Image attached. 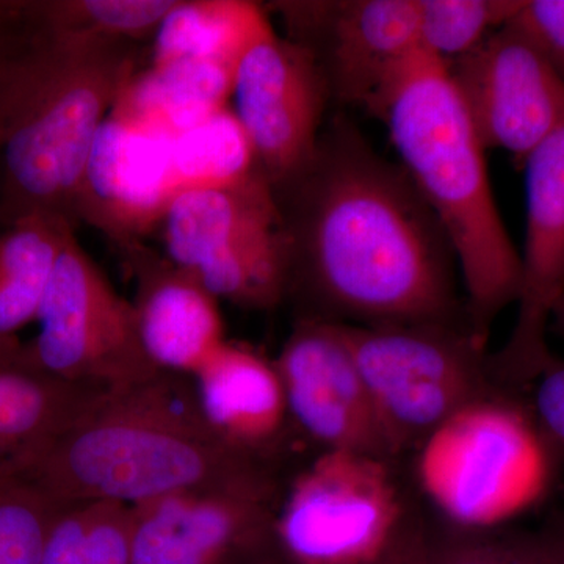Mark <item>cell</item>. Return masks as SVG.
<instances>
[{"label": "cell", "instance_id": "obj_1", "mask_svg": "<svg viewBox=\"0 0 564 564\" xmlns=\"http://www.w3.org/2000/svg\"><path fill=\"white\" fill-rule=\"evenodd\" d=\"M273 193L300 317L467 325L443 226L402 166L350 121L337 117L323 128L311 162Z\"/></svg>", "mask_w": 564, "mask_h": 564}, {"label": "cell", "instance_id": "obj_2", "mask_svg": "<svg viewBox=\"0 0 564 564\" xmlns=\"http://www.w3.org/2000/svg\"><path fill=\"white\" fill-rule=\"evenodd\" d=\"M139 44L70 36L29 2L0 6V152L7 226L31 215L82 221L93 151L135 79Z\"/></svg>", "mask_w": 564, "mask_h": 564}, {"label": "cell", "instance_id": "obj_3", "mask_svg": "<svg viewBox=\"0 0 564 564\" xmlns=\"http://www.w3.org/2000/svg\"><path fill=\"white\" fill-rule=\"evenodd\" d=\"M14 467L58 502H150L185 491L281 502L278 464L243 454L204 419L192 377L161 372L106 389L36 454Z\"/></svg>", "mask_w": 564, "mask_h": 564}, {"label": "cell", "instance_id": "obj_4", "mask_svg": "<svg viewBox=\"0 0 564 564\" xmlns=\"http://www.w3.org/2000/svg\"><path fill=\"white\" fill-rule=\"evenodd\" d=\"M369 113L384 122L402 169L455 252L470 332L488 345L494 322L518 302L521 252L505 228L475 132L443 62L415 51Z\"/></svg>", "mask_w": 564, "mask_h": 564}, {"label": "cell", "instance_id": "obj_5", "mask_svg": "<svg viewBox=\"0 0 564 564\" xmlns=\"http://www.w3.org/2000/svg\"><path fill=\"white\" fill-rule=\"evenodd\" d=\"M414 466L441 524L486 532L505 529L543 502L560 462L527 400L502 393L444 422L415 451Z\"/></svg>", "mask_w": 564, "mask_h": 564}, {"label": "cell", "instance_id": "obj_6", "mask_svg": "<svg viewBox=\"0 0 564 564\" xmlns=\"http://www.w3.org/2000/svg\"><path fill=\"white\" fill-rule=\"evenodd\" d=\"M340 325L399 458L469 404L514 393L467 325Z\"/></svg>", "mask_w": 564, "mask_h": 564}, {"label": "cell", "instance_id": "obj_7", "mask_svg": "<svg viewBox=\"0 0 564 564\" xmlns=\"http://www.w3.org/2000/svg\"><path fill=\"white\" fill-rule=\"evenodd\" d=\"M36 322L39 334L22 347V369L104 389L161 373L141 344L132 302L111 285L74 232L63 245Z\"/></svg>", "mask_w": 564, "mask_h": 564}, {"label": "cell", "instance_id": "obj_8", "mask_svg": "<svg viewBox=\"0 0 564 564\" xmlns=\"http://www.w3.org/2000/svg\"><path fill=\"white\" fill-rule=\"evenodd\" d=\"M408 516L392 463L323 451L285 486L274 530L291 564H370Z\"/></svg>", "mask_w": 564, "mask_h": 564}, {"label": "cell", "instance_id": "obj_9", "mask_svg": "<svg viewBox=\"0 0 564 564\" xmlns=\"http://www.w3.org/2000/svg\"><path fill=\"white\" fill-rule=\"evenodd\" d=\"M234 120L273 192L317 151L329 96L317 62L272 25L252 41L232 82Z\"/></svg>", "mask_w": 564, "mask_h": 564}, {"label": "cell", "instance_id": "obj_10", "mask_svg": "<svg viewBox=\"0 0 564 564\" xmlns=\"http://www.w3.org/2000/svg\"><path fill=\"white\" fill-rule=\"evenodd\" d=\"M285 36L317 62L329 96L369 111L419 47L417 0L274 2Z\"/></svg>", "mask_w": 564, "mask_h": 564}, {"label": "cell", "instance_id": "obj_11", "mask_svg": "<svg viewBox=\"0 0 564 564\" xmlns=\"http://www.w3.org/2000/svg\"><path fill=\"white\" fill-rule=\"evenodd\" d=\"M444 65L486 150L518 169L563 124V80L511 22Z\"/></svg>", "mask_w": 564, "mask_h": 564}, {"label": "cell", "instance_id": "obj_12", "mask_svg": "<svg viewBox=\"0 0 564 564\" xmlns=\"http://www.w3.org/2000/svg\"><path fill=\"white\" fill-rule=\"evenodd\" d=\"M274 364L293 429L322 452L399 459L340 323L300 317Z\"/></svg>", "mask_w": 564, "mask_h": 564}, {"label": "cell", "instance_id": "obj_13", "mask_svg": "<svg viewBox=\"0 0 564 564\" xmlns=\"http://www.w3.org/2000/svg\"><path fill=\"white\" fill-rule=\"evenodd\" d=\"M527 226L521 252V291L510 337L491 352L494 377L521 393L554 361L547 344L556 302L564 295V121L522 166Z\"/></svg>", "mask_w": 564, "mask_h": 564}, {"label": "cell", "instance_id": "obj_14", "mask_svg": "<svg viewBox=\"0 0 564 564\" xmlns=\"http://www.w3.org/2000/svg\"><path fill=\"white\" fill-rule=\"evenodd\" d=\"M278 500L185 491L132 507V564H243L274 551Z\"/></svg>", "mask_w": 564, "mask_h": 564}, {"label": "cell", "instance_id": "obj_15", "mask_svg": "<svg viewBox=\"0 0 564 564\" xmlns=\"http://www.w3.org/2000/svg\"><path fill=\"white\" fill-rule=\"evenodd\" d=\"M115 247L135 281L132 304L148 358L161 372L193 377L228 340L218 300L192 273L139 237Z\"/></svg>", "mask_w": 564, "mask_h": 564}, {"label": "cell", "instance_id": "obj_16", "mask_svg": "<svg viewBox=\"0 0 564 564\" xmlns=\"http://www.w3.org/2000/svg\"><path fill=\"white\" fill-rule=\"evenodd\" d=\"M281 232L272 185L258 172L181 188L163 209L166 256L188 273Z\"/></svg>", "mask_w": 564, "mask_h": 564}, {"label": "cell", "instance_id": "obj_17", "mask_svg": "<svg viewBox=\"0 0 564 564\" xmlns=\"http://www.w3.org/2000/svg\"><path fill=\"white\" fill-rule=\"evenodd\" d=\"M192 380L204 419L225 443L278 464L293 425L274 359L226 340Z\"/></svg>", "mask_w": 564, "mask_h": 564}, {"label": "cell", "instance_id": "obj_18", "mask_svg": "<svg viewBox=\"0 0 564 564\" xmlns=\"http://www.w3.org/2000/svg\"><path fill=\"white\" fill-rule=\"evenodd\" d=\"M74 226L31 215L0 236V369L21 367L20 334L36 322L55 263Z\"/></svg>", "mask_w": 564, "mask_h": 564}, {"label": "cell", "instance_id": "obj_19", "mask_svg": "<svg viewBox=\"0 0 564 564\" xmlns=\"http://www.w3.org/2000/svg\"><path fill=\"white\" fill-rule=\"evenodd\" d=\"M104 391L22 367L0 369V466L36 454L73 425Z\"/></svg>", "mask_w": 564, "mask_h": 564}, {"label": "cell", "instance_id": "obj_20", "mask_svg": "<svg viewBox=\"0 0 564 564\" xmlns=\"http://www.w3.org/2000/svg\"><path fill=\"white\" fill-rule=\"evenodd\" d=\"M270 28L262 7L236 0H180L155 33L154 68L181 61L237 68L252 41Z\"/></svg>", "mask_w": 564, "mask_h": 564}, {"label": "cell", "instance_id": "obj_21", "mask_svg": "<svg viewBox=\"0 0 564 564\" xmlns=\"http://www.w3.org/2000/svg\"><path fill=\"white\" fill-rule=\"evenodd\" d=\"M131 505H66L44 543L40 564H132Z\"/></svg>", "mask_w": 564, "mask_h": 564}, {"label": "cell", "instance_id": "obj_22", "mask_svg": "<svg viewBox=\"0 0 564 564\" xmlns=\"http://www.w3.org/2000/svg\"><path fill=\"white\" fill-rule=\"evenodd\" d=\"M180 0H44L31 2L52 31L84 39L137 43L158 33Z\"/></svg>", "mask_w": 564, "mask_h": 564}, {"label": "cell", "instance_id": "obj_23", "mask_svg": "<svg viewBox=\"0 0 564 564\" xmlns=\"http://www.w3.org/2000/svg\"><path fill=\"white\" fill-rule=\"evenodd\" d=\"M524 0H417L419 47L443 63L474 51L505 28Z\"/></svg>", "mask_w": 564, "mask_h": 564}, {"label": "cell", "instance_id": "obj_24", "mask_svg": "<svg viewBox=\"0 0 564 564\" xmlns=\"http://www.w3.org/2000/svg\"><path fill=\"white\" fill-rule=\"evenodd\" d=\"M65 507L13 464H2L0 564H40L51 527Z\"/></svg>", "mask_w": 564, "mask_h": 564}, {"label": "cell", "instance_id": "obj_25", "mask_svg": "<svg viewBox=\"0 0 564 564\" xmlns=\"http://www.w3.org/2000/svg\"><path fill=\"white\" fill-rule=\"evenodd\" d=\"M425 564H555L543 534L426 525Z\"/></svg>", "mask_w": 564, "mask_h": 564}, {"label": "cell", "instance_id": "obj_26", "mask_svg": "<svg viewBox=\"0 0 564 564\" xmlns=\"http://www.w3.org/2000/svg\"><path fill=\"white\" fill-rule=\"evenodd\" d=\"M510 22L564 84V0H524Z\"/></svg>", "mask_w": 564, "mask_h": 564}, {"label": "cell", "instance_id": "obj_27", "mask_svg": "<svg viewBox=\"0 0 564 564\" xmlns=\"http://www.w3.org/2000/svg\"><path fill=\"white\" fill-rule=\"evenodd\" d=\"M530 413L545 443L564 462V361L554 359L530 386Z\"/></svg>", "mask_w": 564, "mask_h": 564}, {"label": "cell", "instance_id": "obj_28", "mask_svg": "<svg viewBox=\"0 0 564 564\" xmlns=\"http://www.w3.org/2000/svg\"><path fill=\"white\" fill-rule=\"evenodd\" d=\"M426 524L410 513L395 540L370 564H425Z\"/></svg>", "mask_w": 564, "mask_h": 564}, {"label": "cell", "instance_id": "obj_29", "mask_svg": "<svg viewBox=\"0 0 564 564\" xmlns=\"http://www.w3.org/2000/svg\"><path fill=\"white\" fill-rule=\"evenodd\" d=\"M541 534H543L555 564H564V514L556 516Z\"/></svg>", "mask_w": 564, "mask_h": 564}, {"label": "cell", "instance_id": "obj_30", "mask_svg": "<svg viewBox=\"0 0 564 564\" xmlns=\"http://www.w3.org/2000/svg\"><path fill=\"white\" fill-rule=\"evenodd\" d=\"M549 329H554L556 334L564 337V295L556 302L554 311H552Z\"/></svg>", "mask_w": 564, "mask_h": 564}, {"label": "cell", "instance_id": "obj_31", "mask_svg": "<svg viewBox=\"0 0 564 564\" xmlns=\"http://www.w3.org/2000/svg\"><path fill=\"white\" fill-rule=\"evenodd\" d=\"M243 564H291L285 560V556L281 554V551H274L272 554L259 556V558L251 560Z\"/></svg>", "mask_w": 564, "mask_h": 564}]
</instances>
